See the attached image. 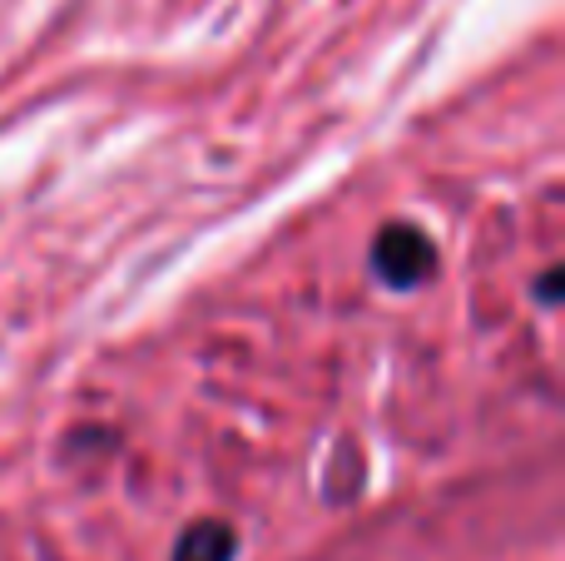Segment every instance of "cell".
I'll return each mask as SVG.
<instances>
[{
	"mask_svg": "<svg viewBox=\"0 0 565 561\" xmlns=\"http://www.w3.org/2000/svg\"><path fill=\"white\" fill-rule=\"evenodd\" d=\"M372 268L387 288H417L437 268V248L417 224H387L372 244Z\"/></svg>",
	"mask_w": 565,
	"mask_h": 561,
	"instance_id": "cell-1",
	"label": "cell"
},
{
	"mask_svg": "<svg viewBox=\"0 0 565 561\" xmlns=\"http://www.w3.org/2000/svg\"><path fill=\"white\" fill-rule=\"evenodd\" d=\"M238 537L224 522H194L174 547V561H234Z\"/></svg>",
	"mask_w": 565,
	"mask_h": 561,
	"instance_id": "cell-2",
	"label": "cell"
},
{
	"mask_svg": "<svg viewBox=\"0 0 565 561\" xmlns=\"http://www.w3.org/2000/svg\"><path fill=\"white\" fill-rule=\"evenodd\" d=\"M556 294H561V268H546V278H541V298L556 304Z\"/></svg>",
	"mask_w": 565,
	"mask_h": 561,
	"instance_id": "cell-3",
	"label": "cell"
}]
</instances>
